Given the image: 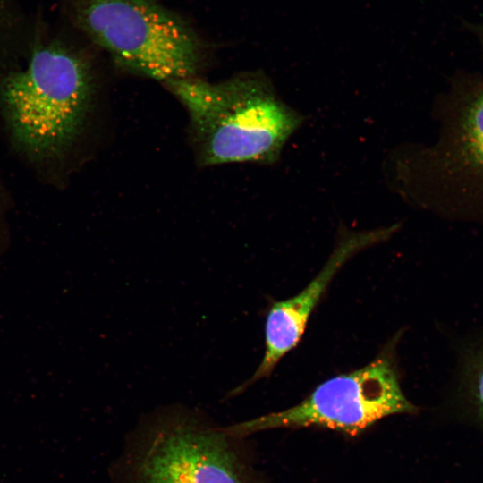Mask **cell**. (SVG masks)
Listing matches in <instances>:
<instances>
[{
  "mask_svg": "<svg viewBox=\"0 0 483 483\" xmlns=\"http://www.w3.org/2000/svg\"><path fill=\"white\" fill-rule=\"evenodd\" d=\"M94 89L82 49L35 34L27 61L0 80L1 113L14 146L38 163L64 157L85 129Z\"/></svg>",
  "mask_w": 483,
  "mask_h": 483,
  "instance_id": "6da1fadb",
  "label": "cell"
},
{
  "mask_svg": "<svg viewBox=\"0 0 483 483\" xmlns=\"http://www.w3.org/2000/svg\"><path fill=\"white\" fill-rule=\"evenodd\" d=\"M184 107L200 165L272 164L302 123L269 80L247 72L219 82L192 77L165 83Z\"/></svg>",
  "mask_w": 483,
  "mask_h": 483,
  "instance_id": "7a4b0ae2",
  "label": "cell"
},
{
  "mask_svg": "<svg viewBox=\"0 0 483 483\" xmlns=\"http://www.w3.org/2000/svg\"><path fill=\"white\" fill-rule=\"evenodd\" d=\"M435 111L437 139L411 161L415 197L445 219L483 223V75L453 76Z\"/></svg>",
  "mask_w": 483,
  "mask_h": 483,
  "instance_id": "3957f363",
  "label": "cell"
},
{
  "mask_svg": "<svg viewBox=\"0 0 483 483\" xmlns=\"http://www.w3.org/2000/svg\"><path fill=\"white\" fill-rule=\"evenodd\" d=\"M72 24L123 69L164 84L197 77L206 46L193 27L154 0H65Z\"/></svg>",
  "mask_w": 483,
  "mask_h": 483,
  "instance_id": "277c9868",
  "label": "cell"
},
{
  "mask_svg": "<svg viewBox=\"0 0 483 483\" xmlns=\"http://www.w3.org/2000/svg\"><path fill=\"white\" fill-rule=\"evenodd\" d=\"M416 411L402 390L392 357L382 353L359 369L324 381L296 405L221 428L233 438L311 426L357 435L383 418Z\"/></svg>",
  "mask_w": 483,
  "mask_h": 483,
  "instance_id": "5b68a950",
  "label": "cell"
},
{
  "mask_svg": "<svg viewBox=\"0 0 483 483\" xmlns=\"http://www.w3.org/2000/svg\"><path fill=\"white\" fill-rule=\"evenodd\" d=\"M233 439L184 412L157 419L133 452L134 483H251Z\"/></svg>",
  "mask_w": 483,
  "mask_h": 483,
  "instance_id": "8992f818",
  "label": "cell"
},
{
  "mask_svg": "<svg viewBox=\"0 0 483 483\" xmlns=\"http://www.w3.org/2000/svg\"><path fill=\"white\" fill-rule=\"evenodd\" d=\"M394 230L395 226H391L344 233L322 269L305 288L292 298L273 302L266 316L263 358L254 374L226 397L236 396L267 377L284 356L296 347L312 311L341 267L360 251L388 239Z\"/></svg>",
  "mask_w": 483,
  "mask_h": 483,
  "instance_id": "52a82bcc",
  "label": "cell"
},
{
  "mask_svg": "<svg viewBox=\"0 0 483 483\" xmlns=\"http://www.w3.org/2000/svg\"><path fill=\"white\" fill-rule=\"evenodd\" d=\"M459 369L463 386L483 414V341L464 350Z\"/></svg>",
  "mask_w": 483,
  "mask_h": 483,
  "instance_id": "ba28073f",
  "label": "cell"
},
{
  "mask_svg": "<svg viewBox=\"0 0 483 483\" xmlns=\"http://www.w3.org/2000/svg\"><path fill=\"white\" fill-rule=\"evenodd\" d=\"M479 39L483 47V29L479 30Z\"/></svg>",
  "mask_w": 483,
  "mask_h": 483,
  "instance_id": "9c48e42d",
  "label": "cell"
}]
</instances>
